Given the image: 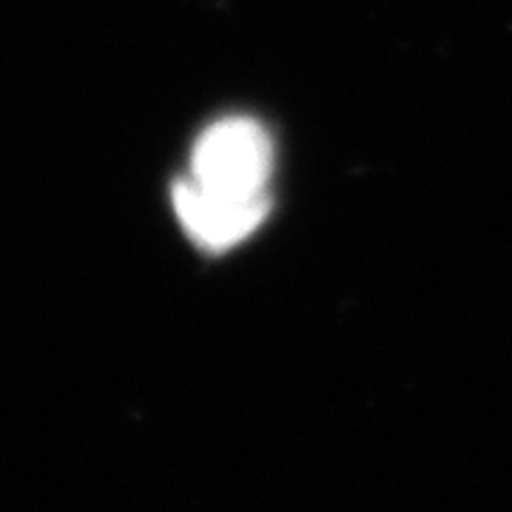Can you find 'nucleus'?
<instances>
[{"label":"nucleus","instance_id":"2","mask_svg":"<svg viewBox=\"0 0 512 512\" xmlns=\"http://www.w3.org/2000/svg\"><path fill=\"white\" fill-rule=\"evenodd\" d=\"M174 211L188 237L208 251H225L251 237L268 217V194H228L194 180L174 185Z\"/></svg>","mask_w":512,"mask_h":512},{"label":"nucleus","instance_id":"1","mask_svg":"<svg viewBox=\"0 0 512 512\" xmlns=\"http://www.w3.org/2000/svg\"><path fill=\"white\" fill-rule=\"evenodd\" d=\"M274 168V143L268 131L248 117H228L205 128L191 154L194 183L228 194H265Z\"/></svg>","mask_w":512,"mask_h":512}]
</instances>
